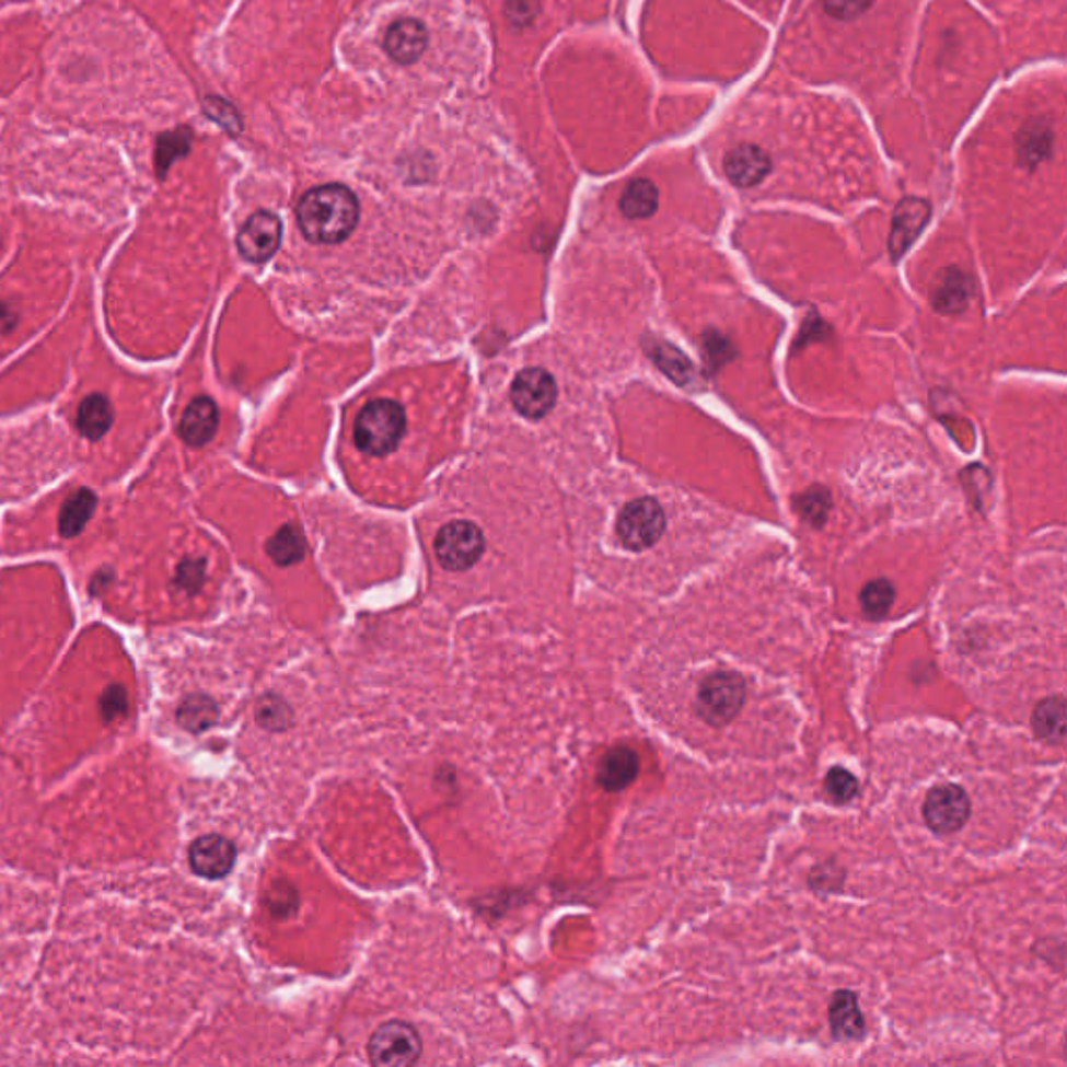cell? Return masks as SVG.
I'll list each match as a JSON object with an SVG mask.
<instances>
[{"mask_svg":"<svg viewBox=\"0 0 1067 1067\" xmlns=\"http://www.w3.org/2000/svg\"><path fill=\"white\" fill-rule=\"evenodd\" d=\"M932 207L928 200L921 198H905L894 209L893 230L889 239V248L893 262L903 259V255L912 248L926 223L930 221Z\"/></svg>","mask_w":1067,"mask_h":1067,"instance_id":"cell-11","label":"cell"},{"mask_svg":"<svg viewBox=\"0 0 1067 1067\" xmlns=\"http://www.w3.org/2000/svg\"><path fill=\"white\" fill-rule=\"evenodd\" d=\"M190 149V131L188 130H177L170 131L165 136H161L159 144H156V172L159 175L165 174L175 159L184 156L188 153Z\"/></svg>","mask_w":1067,"mask_h":1067,"instance_id":"cell-29","label":"cell"},{"mask_svg":"<svg viewBox=\"0 0 1067 1067\" xmlns=\"http://www.w3.org/2000/svg\"><path fill=\"white\" fill-rule=\"evenodd\" d=\"M824 788H826V795L834 803H850L857 795H859V780L855 774H850L849 769L836 765L832 767L828 774H826V780H824Z\"/></svg>","mask_w":1067,"mask_h":1067,"instance_id":"cell-30","label":"cell"},{"mask_svg":"<svg viewBox=\"0 0 1067 1067\" xmlns=\"http://www.w3.org/2000/svg\"><path fill=\"white\" fill-rule=\"evenodd\" d=\"M255 719L267 732H286L294 721V711L286 698L276 693H265L257 700Z\"/></svg>","mask_w":1067,"mask_h":1067,"instance_id":"cell-24","label":"cell"},{"mask_svg":"<svg viewBox=\"0 0 1067 1067\" xmlns=\"http://www.w3.org/2000/svg\"><path fill=\"white\" fill-rule=\"evenodd\" d=\"M504 11H507L509 22L518 25V27H525V25L534 22V18L538 15L541 2L538 0H507Z\"/></svg>","mask_w":1067,"mask_h":1067,"instance_id":"cell-34","label":"cell"},{"mask_svg":"<svg viewBox=\"0 0 1067 1067\" xmlns=\"http://www.w3.org/2000/svg\"><path fill=\"white\" fill-rule=\"evenodd\" d=\"M972 297V280L961 269H942L937 288L932 290V305L942 315L961 313Z\"/></svg>","mask_w":1067,"mask_h":1067,"instance_id":"cell-18","label":"cell"},{"mask_svg":"<svg viewBox=\"0 0 1067 1067\" xmlns=\"http://www.w3.org/2000/svg\"><path fill=\"white\" fill-rule=\"evenodd\" d=\"M1032 732L1039 741L1046 742L1051 746H1059L1066 741L1067 732V707L1066 698L1048 697L1043 698L1034 709L1030 719Z\"/></svg>","mask_w":1067,"mask_h":1067,"instance_id":"cell-17","label":"cell"},{"mask_svg":"<svg viewBox=\"0 0 1067 1067\" xmlns=\"http://www.w3.org/2000/svg\"><path fill=\"white\" fill-rule=\"evenodd\" d=\"M830 1028L836 1041H861L866 1034V1020L859 1009L857 995L838 990L828 1007Z\"/></svg>","mask_w":1067,"mask_h":1067,"instance_id":"cell-15","label":"cell"},{"mask_svg":"<svg viewBox=\"0 0 1067 1067\" xmlns=\"http://www.w3.org/2000/svg\"><path fill=\"white\" fill-rule=\"evenodd\" d=\"M426 44H428L426 27L417 20H401V22L394 23L393 27L388 30L386 38H384V46H386L388 55L393 57L396 63H403V66L415 63L424 55Z\"/></svg>","mask_w":1067,"mask_h":1067,"instance_id":"cell-16","label":"cell"},{"mask_svg":"<svg viewBox=\"0 0 1067 1067\" xmlns=\"http://www.w3.org/2000/svg\"><path fill=\"white\" fill-rule=\"evenodd\" d=\"M299 228L309 242L338 244L359 221V202L349 188L329 184L309 190L297 207Z\"/></svg>","mask_w":1067,"mask_h":1067,"instance_id":"cell-1","label":"cell"},{"mask_svg":"<svg viewBox=\"0 0 1067 1067\" xmlns=\"http://www.w3.org/2000/svg\"><path fill=\"white\" fill-rule=\"evenodd\" d=\"M267 907L276 917L292 915L299 907V894L288 884H278L267 894Z\"/></svg>","mask_w":1067,"mask_h":1067,"instance_id":"cell-32","label":"cell"},{"mask_svg":"<svg viewBox=\"0 0 1067 1067\" xmlns=\"http://www.w3.org/2000/svg\"><path fill=\"white\" fill-rule=\"evenodd\" d=\"M202 576H205V564L202 561H195V559H188L184 561L179 569H177V584L188 592H195V590L202 584Z\"/></svg>","mask_w":1067,"mask_h":1067,"instance_id":"cell-37","label":"cell"},{"mask_svg":"<svg viewBox=\"0 0 1067 1067\" xmlns=\"http://www.w3.org/2000/svg\"><path fill=\"white\" fill-rule=\"evenodd\" d=\"M795 509L801 520L811 523L813 527H822L828 520L830 509H832V497L828 488L824 486H813L805 492H801L795 499Z\"/></svg>","mask_w":1067,"mask_h":1067,"instance_id":"cell-28","label":"cell"},{"mask_svg":"<svg viewBox=\"0 0 1067 1067\" xmlns=\"http://www.w3.org/2000/svg\"><path fill=\"white\" fill-rule=\"evenodd\" d=\"M615 532L626 548L647 550L661 541L665 532V513L654 499H636L622 509Z\"/></svg>","mask_w":1067,"mask_h":1067,"instance_id":"cell-5","label":"cell"},{"mask_svg":"<svg viewBox=\"0 0 1067 1067\" xmlns=\"http://www.w3.org/2000/svg\"><path fill=\"white\" fill-rule=\"evenodd\" d=\"M1051 144H1053V131L1048 130L1045 121H1032L1020 134V142H1018V147H1020V161L1024 165H1028V167L1041 163L1043 159L1048 156Z\"/></svg>","mask_w":1067,"mask_h":1067,"instance_id":"cell-26","label":"cell"},{"mask_svg":"<svg viewBox=\"0 0 1067 1067\" xmlns=\"http://www.w3.org/2000/svg\"><path fill=\"white\" fill-rule=\"evenodd\" d=\"M873 0H824V7L836 20H853L870 9Z\"/></svg>","mask_w":1067,"mask_h":1067,"instance_id":"cell-36","label":"cell"},{"mask_svg":"<svg viewBox=\"0 0 1067 1067\" xmlns=\"http://www.w3.org/2000/svg\"><path fill=\"white\" fill-rule=\"evenodd\" d=\"M128 709V695L126 691L115 684V686H109L103 695V700H101V711H103V718L105 721H113L115 718H121Z\"/></svg>","mask_w":1067,"mask_h":1067,"instance_id":"cell-35","label":"cell"},{"mask_svg":"<svg viewBox=\"0 0 1067 1067\" xmlns=\"http://www.w3.org/2000/svg\"><path fill=\"white\" fill-rule=\"evenodd\" d=\"M424 1043L414 1025L403 1020L384 1022L370 1036L368 1057L378 1067H411L421 1059Z\"/></svg>","mask_w":1067,"mask_h":1067,"instance_id":"cell-4","label":"cell"},{"mask_svg":"<svg viewBox=\"0 0 1067 1067\" xmlns=\"http://www.w3.org/2000/svg\"><path fill=\"white\" fill-rule=\"evenodd\" d=\"M769 170H772L769 156L763 153L759 147L753 144H741L723 159V172L739 188L757 186L763 177L769 174Z\"/></svg>","mask_w":1067,"mask_h":1067,"instance_id":"cell-12","label":"cell"},{"mask_svg":"<svg viewBox=\"0 0 1067 1067\" xmlns=\"http://www.w3.org/2000/svg\"><path fill=\"white\" fill-rule=\"evenodd\" d=\"M218 405L207 396H198L182 415L179 436L190 446H205L218 432Z\"/></svg>","mask_w":1067,"mask_h":1067,"instance_id":"cell-14","label":"cell"},{"mask_svg":"<svg viewBox=\"0 0 1067 1067\" xmlns=\"http://www.w3.org/2000/svg\"><path fill=\"white\" fill-rule=\"evenodd\" d=\"M511 403L518 414L527 419L545 417L557 403V384L553 375L541 368L520 371L511 386Z\"/></svg>","mask_w":1067,"mask_h":1067,"instance_id":"cell-8","label":"cell"},{"mask_svg":"<svg viewBox=\"0 0 1067 1067\" xmlns=\"http://www.w3.org/2000/svg\"><path fill=\"white\" fill-rule=\"evenodd\" d=\"M219 718L218 703L207 695H190L177 707V721L193 734L209 730Z\"/></svg>","mask_w":1067,"mask_h":1067,"instance_id":"cell-22","label":"cell"},{"mask_svg":"<svg viewBox=\"0 0 1067 1067\" xmlns=\"http://www.w3.org/2000/svg\"><path fill=\"white\" fill-rule=\"evenodd\" d=\"M405 409L391 398L368 403L355 421V442L363 455L386 457L405 434Z\"/></svg>","mask_w":1067,"mask_h":1067,"instance_id":"cell-2","label":"cell"},{"mask_svg":"<svg viewBox=\"0 0 1067 1067\" xmlns=\"http://www.w3.org/2000/svg\"><path fill=\"white\" fill-rule=\"evenodd\" d=\"M843 882H845V870L840 866H836L834 861L817 866L809 875L811 889L820 891V893H834L843 886Z\"/></svg>","mask_w":1067,"mask_h":1067,"instance_id":"cell-31","label":"cell"},{"mask_svg":"<svg viewBox=\"0 0 1067 1067\" xmlns=\"http://www.w3.org/2000/svg\"><path fill=\"white\" fill-rule=\"evenodd\" d=\"M659 207V190L651 179H634L619 200V209L626 218L647 219Z\"/></svg>","mask_w":1067,"mask_h":1067,"instance_id":"cell-23","label":"cell"},{"mask_svg":"<svg viewBox=\"0 0 1067 1067\" xmlns=\"http://www.w3.org/2000/svg\"><path fill=\"white\" fill-rule=\"evenodd\" d=\"M94 509H96V497H94V492L88 490V488L76 490L67 499L63 509H61V515H59V532H61V536L63 538L78 536L86 527V523L90 522Z\"/></svg>","mask_w":1067,"mask_h":1067,"instance_id":"cell-20","label":"cell"},{"mask_svg":"<svg viewBox=\"0 0 1067 1067\" xmlns=\"http://www.w3.org/2000/svg\"><path fill=\"white\" fill-rule=\"evenodd\" d=\"M645 350L651 357L654 366L663 371L670 380H674L677 386L688 388V386H693V382H697V370H695L693 361L682 350L675 349L674 345L651 338L645 343Z\"/></svg>","mask_w":1067,"mask_h":1067,"instance_id":"cell-19","label":"cell"},{"mask_svg":"<svg viewBox=\"0 0 1067 1067\" xmlns=\"http://www.w3.org/2000/svg\"><path fill=\"white\" fill-rule=\"evenodd\" d=\"M705 349H707L709 361L714 363V368H721L723 363L732 361V357L737 355V350L732 349L730 340L723 338L718 332H707L705 334Z\"/></svg>","mask_w":1067,"mask_h":1067,"instance_id":"cell-33","label":"cell"},{"mask_svg":"<svg viewBox=\"0 0 1067 1067\" xmlns=\"http://www.w3.org/2000/svg\"><path fill=\"white\" fill-rule=\"evenodd\" d=\"M894 599H896V590H894L893 582L884 580V578L871 580L870 584H866L859 594L861 610L870 619L886 617L889 611L893 610Z\"/></svg>","mask_w":1067,"mask_h":1067,"instance_id":"cell-27","label":"cell"},{"mask_svg":"<svg viewBox=\"0 0 1067 1067\" xmlns=\"http://www.w3.org/2000/svg\"><path fill=\"white\" fill-rule=\"evenodd\" d=\"M926 826L937 834H955L963 828L972 815V801L963 786L947 782L935 786L921 807Z\"/></svg>","mask_w":1067,"mask_h":1067,"instance_id":"cell-6","label":"cell"},{"mask_svg":"<svg viewBox=\"0 0 1067 1067\" xmlns=\"http://www.w3.org/2000/svg\"><path fill=\"white\" fill-rule=\"evenodd\" d=\"M236 859H239L236 845L221 834L200 836L188 849L190 870L205 880L225 878L234 870Z\"/></svg>","mask_w":1067,"mask_h":1067,"instance_id":"cell-9","label":"cell"},{"mask_svg":"<svg viewBox=\"0 0 1067 1067\" xmlns=\"http://www.w3.org/2000/svg\"><path fill=\"white\" fill-rule=\"evenodd\" d=\"M436 557L449 571H465L476 566L484 553V536L476 523L451 522L436 534Z\"/></svg>","mask_w":1067,"mask_h":1067,"instance_id":"cell-7","label":"cell"},{"mask_svg":"<svg viewBox=\"0 0 1067 1067\" xmlns=\"http://www.w3.org/2000/svg\"><path fill=\"white\" fill-rule=\"evenodd\" d=\"M640 759L630 746H615L603 755L596 772V782L610 792L626 790L638 778Z\"/></svg>","mask_w":1067,"mask_h":1067,"instance_id":"cell-13","label":"cell"},{"mask_svg":"<svg viewBox=\"0 0 1067 1067\" xmlns=\"http://www.w3.org/2000/svg\"><path fill=\"white\" fill-rule=\"evenodd\" d=\"M267 553L278 566H292L305 557V538L301 530L286 523L282 530L267 543Z\"/></svg>","mask_w":1067,"mask_h":1067,"instance_id":"cell-25","label":"cell"},{"mask_svg":"<svg viewBox=\"0 0 1067 1067\" xmlns=\"http://www.w3.org/2000/svg\"><path fill=\"white\" fill-rule=\"evenodd\" d=\"M746 703V682L737 672H714L697 691L695 711L705 723L721 728L739 718Z\"/></svg>","mask_w":1067,"mask_h":1067,"instance_id":"cell-3","label":"cell"},{"mask_svg":"<svg viewBox=\"0 0 1067 1067\" xmlns=\"http://www.w3.org/2000/svg\"><path fill=\"white\" fill-rule=\"evenodd\" d=\"M207 113H209V115H211L216 121H219L223 128H230V130H236V128H239V126H236V113L230 109V107H228L223 101H219V98H211V101L207 103Z\"/></svg>","mask_w":1067,"mask_h":1067,"instance_id":"cell-38","label":"cell"},{"mask_svg":"<svg viewBox=\"0 0 1067 1067\" xmlns=\"http://www.w3.org/2000/svg\"><path fill=\"white\" fill-rule=\"evenodd\" d=\"M113 424L111 403L103 394H90L78 409V428L88 440H98L109 432Z\"/></svg>","mask_w":1067,"mask_h":1067,"instance_id":"cell-21","label":"cell"},{"mask_svg":"<svg viewBox=\"0 0 1067 1067\" xmlns=\"http://www.w3.org/2000/svg\"><path fill=\"white\" fill-rule=\"evenodd\" d=\"M282 240V221L269 211L251 216L239 234L240 255L251 263H263L274 257Z\"/></svg>","mask_w":1067,"mask_h":1067,"instance_id":"cell-10","label":"cell"}]
</instances>
